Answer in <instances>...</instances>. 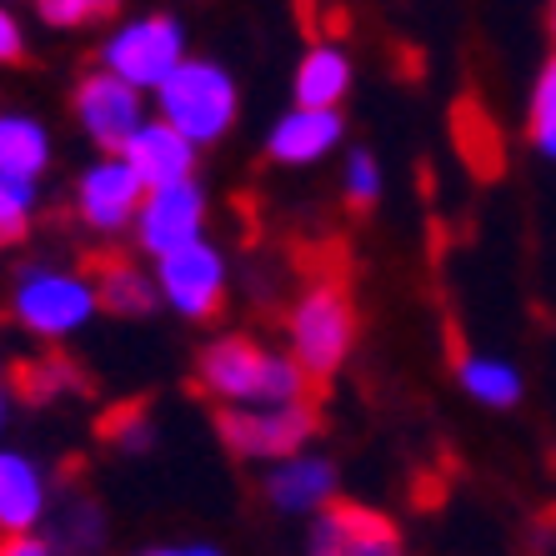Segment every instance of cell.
Returning a JSON list of instances; mask_svg holds the SVG:
<instances>
[{
	"instance_id": "obj_19",
	"label": "cell",
	"mask_w": 556,
	"mask_h": 556,
	"mask_svg": "<svg viewBox=\"0 0 556 556\" xmlns=\"http://www.w3.org/2000/svg\"><path fill=\"white\" fill-rule=\"evenodd\" d=\"M96 296H101L105 311H121V316H146V311L155 306V286L146 281L136 266L111 261V266H101V276H96Z\"/></svg>"
},
{
	"instance_id": "obj_12",
	"label": "cell",
	"mask_w": 556,
	"mask_h": 556,
	"mask_svg": "<svg viewBox=\"0 0 556 556\" xmlns=\"http://www.w3.org/2000/svg\"><path fill=\"white\" fill-rule=\"evenodd\" d=\"M136 176H141L146 191H166V186H186L195 170V146L186 141L181 130H170L166 121H146L136 130V141L121 151Z\"/></svg>"
},
{
	"instance_id": "obj_3",
	"label": "cell",
	"mask_w": 556,
	"mask_h": 556,
	"mask_svg": "<svg viewBox=\"0 0 556 556\" xmlns=\"http://www.w3.org/2000/svg\"><path fill=\"white\" fill-rule=\"evenodd\" d=\"M101 65L130 91H161L186 65V30L170 15H136L105 40Z\"/></svg>"
},
{
	"instance_id": "obj_6",
	"label": "cell",
	"mask_w": 556,
	"mask_h": 556,
	"mask_svg": "<svg viewBox=\"0 0 556 556\" xmlns=\"http://www.w3.org/2000/svg\"><path fill=\"white\" fill-rule=\"evenodd\" d=\"M220 441L241 456H266V462H291L316 431V412L301 406H236L216 416Z\"/></svg>"
},
{
	"instance_id": "obj_11",
	"label": "cell",
	"mask_w": 556,
	"mask_h": 556,
	"mask_svg": "<svg viewBox=\"0 0 556 556\" xmlns=\"http://www.w3.org/2000/svg\"><path fill=\"white\" fill-rule=\"evenodd\" d=\"M311 556H402V536L366 506H326L311 531Z\"/></svg>"
},
{
	"instance_id": "obj_24",
	"label": "cell",
	"mask_w": 556,
	"mask_h": 556,
	"mask_svg": "<svg viewBox=\"0 0 556 556\" xmlns=\"http://www.w3.org/2000/svg\"><path fill=\"white\" fill-rule=\"evenodd\" d=\"M36 15L46 26H86V21H105L111 5L105 0H40Z\"/></svg>"
},
{
	"instance_id": "obj_29",
	"label": "cell",
	"mask_w": 556,
	"mask_h": 556,
	"mask_svg": "<svg viewBox=\"0 0 556 556\" xmlns=\"http://www.w3.org/2000/svg\"><path fill=\"white\" fill-rule=\"evenodd\" d=\"M0 421H5V391H0Z\"/></svg>"
},
{
	"instance_id": "obj_21",
	"label": "cell",
	"mask_w": 556,
	"mask_h": 556,
	"mask_svg": "<svg viewBox=\"0 0 556 556\" xmlns=\"http://www.w3.org/2000/svg\"><path fill=\"white\" fill-rule=\"evenodd\" d=\"M30 206H36V186L0 176V247L21 241L30 226Z\"/></svg>"
},
{
	"instance_id": "obj_10",
	"label": "cell",
	"mask_w": 556,
	"mask_h": 556,
	"mask_svg": "<svg viewBox=\"0 0 556 556\" xmlns=\"http://www.w3.org/2000/svg\"><path fill=\"white\" fill-rule=\"evenodd\" d=\"M141 206H146V186H141V176L121 161V155L96 161V166L80 176V186H76V211H80V220H86L91 231H105V236L126 231L130 220L141 216Z\"/></svg>"
},
{
	"instance_id": "obj_27",
	"label": "cell",
	"mask_w": 556,
	"mask_h": 556,
	"mask_svg": "<svg viewBox=\"0 0 556 556\" xmlns=\"http://www.w3.org/2000/svg\"><path fill=\"white\" fill-rule=\"evenodd\" d=\"M0 556H51V546L36 536H11V542H0Z\"/></svg>"
},
{
	"instance_id": "obj_4",
	"label": "cell",
	"mask_w": 556,
	"mask_h": 556,
	"mask_svg": "<svg viewBox=\"0 0 556 556\" xmlns=\"http://www.w3.org/2000/svg\"><path fill=\"white\" fill-rule=\"evenodd\" d=\"M351 337H356V316L346 291L337 281H316L291 311V362L306 371V381L311 376L321 381L346 362Z\"/></svg>"
},
{
	"instance_id": "obj_7",
	"label": "cell",
	"mask_w": 556,
	"mask_h": 556,
	"mask_svg": "<svg viewBox=\"0 0 556 556\" xmlns=\"http://www.w3.org/2000/svg\"><path fill=\"white\" fill-rule=\"evenodd\" d=\"M201 231H206V195H201L195 181L166 186V191H146V206L136 216L141 251H151L155 261H166L186 247H201Z\"/></svg>"
},
{
	"instance_id": "obj_13",
	"label": "cell",
	"mask_w": 556,
	"mask_h": 556,
	"mask_svg": "<svg viewBox=\"0 0 556 556\" xmlns=\"http://www.w3.org/2000/svg\"><path fill=\"white\" fill-rule=\"evenodd\" d=\"M46 517V477L26 452H0V542L30 536Z\"/></svg>"
},
{
	"instance_id": "obj_22",
	"label": "cell",
	"mask_w": 556,
	"mask_h": 556,
	"mask_svg": "<svg viewBox=\"0 0 556 556\" xmlns=\"http://www.w3.org/2000/svg\"><path fill=\"white\" fill-rule=\"evenodd\" d=\"M381 195V166H376L371 151H351L346 161V201L351 206H371Z\"/></svg>"
},
{
	"instance_id": "obj_2",
	"label": "cell",
	"mask_w": 556,
	"mask_h": 556,
	"mask_svg": "<svg viewBox=\"0 0 556 556\" xmlns=\"http://www.w3.org/2000/svg\"><path fill=\"white\" fill-rule=\"evenodd\" d=\"M155 101H161V121L170 130H181L191 146H211L236 121V80L216 61H186L155 91Z\"/></svg>"
},
{
	"instance_id": "obj_23",
	"label": "cell",
	"mask_w": 556,
	"mask_h": 556,
	"mask_svg": "<svg viewBox=\"0 0 556 556\" xmlns=\"http://www.w3.org/2000/svg\"><path fill=\"white\" fill-rule=\"evenodd\" d=\"M105 437L126 446V452H146L151 446V421H146L141 406H121V412L105 416Z\"/></svg>"
},
{
	"instance_id": "obj_16",
	"label": "cell",
	"mask_w": 556,
	"mask_h": 556,
	"mask_svg": "<svg viewBox=\"0 0 556 556\" xmlns=\"http://www.w3.org/2000/svg\"><path fill=\"white\" fill-rule=\"evenodd\" d=\"M331 492H337V477H331V462H321V456H291L266 481V496L281 511H316L331 502Z\"/></svg>"
},
{
	"instance_id": "obj_20",
	"label": "cell",
	"mask_w": 556,
	"mask_h": 556,
	"mask_svg": "<svg viewBox=\"0 0 556 556\" xmlns=\"http://www.w3.org/2000/svg\"><path fill=\"white\" fill-rule=\"evenodd\" d=\"M531 141H536L542 155L556 161V55L542 65L536 91H531Z\"/></svg>"
},
{
	"instance_id": "obj_26",
	"label": "cell",
	"mask_w": 556,
	"mask_h": 556,
	"mask_svg": "<svg viewBox=\"0 0 556 556\" xmlns=\"http://www.w3.org/2000/svg\"><path fill=\"white\" fill-rule=\"evenodd\" d=\"M21 51H26V40H21V26H15V15L0 11V65H5V61H21Z\"/></svg>"
},
{
	"instance_id": "obj_1",
	"label": "cell",
	"mask_w": 556,
	"mask_h": 556,
	"mask_svg": "<svg viewBox=\"0 0 556 556\" xmlns=\"http://www.w3.org/2000/svg\"><path fill=\"white\" fill-rule=\"evenodd\" d=\"M201 387L220 402V412L236 406H301L306 402V371L291 356L256 346L251 337H220L195 362Z\"/></svg>"
},
{
	"instance_id": "obj_9",
	"label": "cell",
	"mask_w": 556,
	"mask_h": 556,
	"mask_svg": "<svg viewBox=\"0 0 556 556\" xmlns=\"http://www.w3.org/2000/svg\"><path fill=\"white\" fill-rule=\"evenodd\" d=\"M76 116L101 151H126L136 141V130L146 126L141 91H130L126 80H116L111 71H91L76 86Z\"/></svg>"
},
{
	"instance_id": "obj_14",
	"label": "cell",
	"mask_w": 556,
	"mask_h": 556,
	"mask_svg": "<svg viewBox=\"0 0 556 556\" xmlns=\"http://www.w3.org/2000/svg\"><path fill=\"white\" fill-rule=\"evenodd\" d=\"M341 141V116L337 111H286L276 130L266 136V155L281 166H316L326 151H337Z\"/></svg>"
},
{
	"instance_id": "obj_17",
	"label": "cell",
	"mask_w": 556,
	"mask_h": 556,
	"mask_svg": "<svg viewBox=\"0 0 556 556\" xmlns=\"http://www.w3.org/2000/svg\"><path fill=\"white\" fill-rule=\"evenodd\" d=\"M51 166V136L46 126L15 111H0V176L36 186V176Z\"/></svg>"
},
{
	"instance_id": "obj_5",
	"label": "cell",
	"mask_w": 556,
	"mask_h": 556,
	"mask_svg": "<svg viewBox=\"0 0 556 556\" xmlns=\"http://www.w3.org/2000/svg\"><path fill=\"white\" fill-rule=\"evenodd\" d=\"M15 321L36 331V337H71L80 326L91 321L101 311V296H96V281L71 271H30L26 281L15 286Z\"/></svg>"
},
{
	"instance_id": "obj_28",
	"label": "cell",
	"mask_w": 556,
	"mask_h": 556,
	"mask_svg": "<svg viewBox=\"0 0 556 556\" xmlns=\"http://www.w3.org/2000/svg\"><path fill=\"white\" fill-rule=\"evenodd\" d=\"M146 556H220L216 546H166V552H146Z\"/></svg>"
},
{
	"instance_id": "obj_25",
	"label": "cell",
	"mask_w": 556,
	"mask_h": 556,
	"mask_svg": "<svg viewBox=\"0 0 556 556\" xmlns=\"http://www.w3.org/2000/svg\"><path fill=\"white\" fill-rule=\"evenodd\" d=\"M71 381H76V371L65 362H46V366H26V371H21V387H26L30 402H46V396L65 391Z\"/></svg>"
},
{
	"instance_id": "obj_15",
	"label": "cell",
	"mask_w": 556,
	"mask_h": 556,
	"mask_svg": "<svg viewBox=\"0 0 556 556\" xmlns=\"http://www.w3.org/2000/svg\"><path fill=\"white\" fill-rule=\"evenodd\" d=\"M351 91V55L341 46H311L296 65V105L301 111H337Z\"/></svg>"
},
{
	"instance_id": "obj_8",
	"label": "cell",
	"mask_w": 556,
	"mask_h": 556,
	"mask_svg": "<svg viewBox=\"0 0 556 556\" xmlns=\"http://www.w3.org/2000/svg\"><path fill=\"white\" fill-rule=\"evenodd\" d=\"M155 286L186 321H206L220 311V296H226V261H220L216 247L201 241V247H186L176 256L155 261Z\"/></svg>"
},
{
	"instance_id": "obj_18",
	"label": "cell",
	"mask_w": 556,
	"mask_h": 556,
	"mask_svg": "<svg viewBox=\"0 0 556 556\" xmlns=\"http://www.w3.org/2000/svg\"><path fill=\"white\" fill-rule=\"evenodd\" d=\"M456 376H462L466 396H477L481 406H517L521 402V376L517 366L496 362V356H462V366H456Z\"/></svg>"
},
{
	"instance_id": "obj_30",
	"label": "cell",
	"mask_w": 556,
	"mask_h": 556,
	"mask_svg": "<svg viewBox=\"0 0 556 556\" xmlns=\"http://www.w3.org/2000/svg\"><path fill=\"white\" fill-rule=\"evenodd\" d=\"M552 36H556V5H552Z\"/></svg>"
}]
</instances>
